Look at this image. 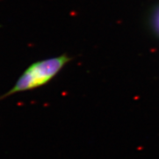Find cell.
<instances>
[{"label":"cell","mask_w":159,"mask_h":159,"mask_svg":"<svg viewBox=\"0 0 159 159\" xmlns=\"http://www.w3.org/2000/svg\"><path fill=\"white\" fill-rule=\"evenodd\" d=\"M70 61V57L63 54L33 63L24 71L15 85L0 97V99L16 93L43 86L54 78Z\"/></svg>","instance_id":"obj_1"}]
</instances>
